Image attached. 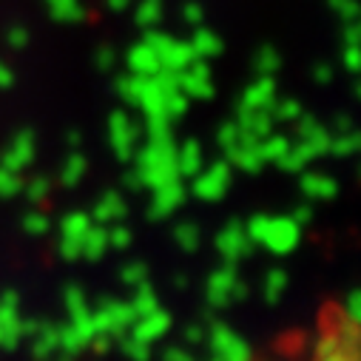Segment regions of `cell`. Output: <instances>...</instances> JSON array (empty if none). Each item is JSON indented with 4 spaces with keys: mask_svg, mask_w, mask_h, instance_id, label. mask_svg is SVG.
<instances>
[{
    "mask_svg": "<svg viewBox=\"0 0 361 361\" xmlns=\"http://www.w3.org/2000/svg\"><path fill=\"white\" fill-rule=\"evenodd\" d=\"M305 361H361V330L350 305H327Z\"/></svg>",
    "mask_w": 361,
    "mask_h": 361,
    "instance_id": "obj_1",
    "label": "cell"
}]
</instances>
